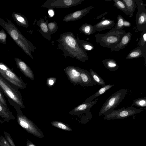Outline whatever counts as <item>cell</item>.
<instances>
[{
    "mask_svg": "<svg viewBox=\"0 0 146 146\" xmlns=\"http://www.w3.org/2000/svg\"><path fill=\"white\" fill-rule=\"evenodd\" d=\"M17 63L18 68L20 70L26 77L33 80L35 77L31 69L24 62L17 60Z\"/></svg>",
    "mask_w": 146,
    "mask_h": 146,
    "instance_id": "obj_14",
    "label": "cell"
},
{
    "mask_svg": "<svg viewBox=\"0 0 146 146\" xmlns=\"http://www.w3.org/2000/svg\"><path fill=\"white\" fill-rule=\"evenodd\" d=\"M27 146H36L32 142L29 141H28L27 142Z\"/></svg>",
    "mask_w": 146,
    "mask_h": 146,
    "instance_id": "obj_41",
    "label": "cell"
},
{
    "mask_svg": "<svg viewBox=\"0 0 146 146\" xmlns=\"http://www.w3.org/2000/svg\"><path fill=\"white\" fill-rule=\"evenodd\" d=\"M1 146H10L8 142L5 139H2L0 142Z\"/></svg>",
    "mask_w": 146,
    "mask_h": 146,
    "instance_id": "obj_37",
    "label": "cell"
},
{
    "mask_svg": "<svg viewBox=\"0 0 146 146\" xmlns=\"http://www.w3.org/2000/svg\"><path fill=\"white\" fill-rule=\"evenodd\" d=\"M104 0L105 1H111V0Z\"/></svg>",
    "mask_w": 146,
    "mask_h": 146,
    "instance_id": "obj_42",
    "label": "cell"
},
{
    "mask_svg": "<svg viewBox=\"0 0 146 146\" xmlns=\"http://www.w3.org/2000/svg\"><path fill=\"white\" fill-rule=\"evenodd\" d=\"M91 73L94 81L96 84L101 86L102 87L105 85V82L102 77L92 69H90Z\"/></svg>",
    "mask_w": 146,
    "mask_h": 146,
    "instance_id": "obj_25",
    "label": "cell"
},
{
    "mask_svg": "<svg viewBox=\"0 0 146 146\" xmlns=\"http://www.w3.org/2000/svg\"><path fill=\"white\" fill-rule=\"evenodd\" d=\"M84 0H47L42 7L48 9L66 8L76 6Z\"/></svg>",
    "mask_w": 146,
    "mask_h": 146,
    "instance_id": "obj_8",
    "label": "cell"
},
{
    "mask_svg": "<svg viewBox=\"0 0 146 146\" xmlns=\"http://www.w3.org/2000/svg\"><path fill=\"white\" fill-rule=\"evenodd\" d=\"M138 11L136 17V27L140 31H146V5L142 0H135Z\"/></svg>",
    "mask_w": 146,
    "mask_h": 146,
    "instance_id": "obj_7",
    "label": "cell"
},
{
    "mask_svg": "<svg viewBox=\"0 0 146 146\" xmlns=\"http://www.w3.org/2000/svg\"><path fill=\"white\" fill-rule=\"evenodd\" d=\"M98 100V98H97L94 101L89 103L84 102L74 108L71 111L73 112L81 113L89 111L94 105L96 103Z\"/></svg>",
    "mask_w": 146,
    "mask_h": 146,
    "instance_id": "obj_18",
    "label": "cell"
},
{
    "mask_svg": "<svg viewBox=\"0 0 146 146\" xmlns=\"http://www.w3.org/2000/svg\"><path fill=\"white\" fill-rule=\"evenodd\" d=\"M124 20L125 19L122 15H118L117 17V21L114 27L118 30H123V22Z\"/></svg>",
    "mask_w": 146,
    "mask_h": 146,
    "instance_id": "obj_30",
    "label": "cell"
},
{
    "mask_svg": "<svg viewBox=\"0 0 146 146\" xmlns=\"http://www.w3.org/2000/svg\"><path fill=\"white\" fill-rule=\"evenodd\" d=\"M137 45L143 50L146 51V31H143Z\"/></svg>",
    "mask_w": 146,
    "mask_h": 146,
    "instance_id": "obj_29",
    "label": "cell"
},
{
    "mask_svg": "<svg viewBox=\"0 0 146 146\" xmlns=\"http://www.w3.org/2000/svg\"><path fill=\"white\" fill-rule=\"evenodd\" d=\"M127 93V89L122 88L113 94L102 105L99 115H106L110 113L124 99Z\"/></svg>",
    "mask_w": 146,
    "mask_h": 146,
    "instance_id": "obj_4",
    "label": "cell"
},
{
    "mask_svg": "<svg viewBox=\"0 0 146 146\" xmlns=\"http://www.w3.org/2000/svg\"><path fill=\"white\" fill-rule=\"evenodd\" d=\"M132 35L130 32H127L122 37L119 43L114 48L111 49V52L118 51L124 48L129 42Z\"/></svg>",
    "mask_w": 146,
    "mask_h": 146,
    "instance_id": "obj_17",
    "label": "cell"
},
{
    "mask_svg": "<svg viewBox=\"0 0 146 146\" xmlns=\"http://www.w3.org/2000/svg\"><path fill=\"white\" fill-rule=\"evenodd\" d=\"M0 102L6 107H7L3 94L0 88Z\"/></svg>",
    "mask_w": 146,
    "mask_h": 146,
    "instance_id": "obj_32",
    "label": "cell"
},
{
    "mask_svg": "<svg viewBox=\"0 0 146 146\" xmlns=\"http://www.w3.org/2000/svg\"><path fill=\"white\" fill-rule=\"evenodd\" d=\"M125 4L128 12L129 17H132L137 5L135 0H122Z\"/></svg>",
    "mask_w": 146,
    "mask_h": 146,
    "instance_id": "obj_24",
    "label": "cell"
},
{
    "mask_svg": "<svg viewBox=\"0 0 146 146\" xmlns=\"http://www.w3.org/2000/svg\"><path fill=\"white\" fill-rule=\"evenodd\" d=\"M94 7V5H92L84 9L69 13L64 17L63 21L67 22L79 19L86 15Z\"/></svg>",
    "mask_w": 146,
    "mask_h": 146,
    "instance_id": "obj_11",
    "label": "cell"
},
{
    "mask_svg": "<svg viewBox=\"0 0 146 146\" xmlns=\"http://www.w3.org/2000/svg\"><path fill=\"white\" fill-rule=\"evenodd\" d=\"M76 39L80 47L85 52L90 51L94 49V46L92 43L87 41L80 39L78 35Z\"/></svg>",
    "mask_w": 146,
    "mask_h": 146,
    "instance_id": "obj_22",
    "label": "cell"
},
{
    "mask_svg": "<svg viewBox=\"0 0 146 146\" xmlns=\"http://www.w3.org/2000/svg\"><path fill=\"white\" fill-rule=\"evenodd\" d=\"M11 35L13 38L15 40H17L19 36L18 33L15 30H13L11 31Z\"/></svg>",
    "mask_w": 146,
    "mask_h": 146,
    "instance_id": "obj_33",
    "label": "cell"
},
{
    "mask_svg": "<svg viewBox=\"0 0 146 146\" xmlns=\"http://www.w3.org/2000/svg\"><path fill=\"white\" fill-rule=\"evenodd\" d=\"M6 138L10 146H15L13 141L9 136L7 135Z\"/></svg>",
    "mask_w": 146,
    "mask_h": 146,
    "instance_id": "obj_36",
    "label": "cell"
},
{
    "mask_svg": "<svg viewBox=\"0 0 146 146\" xmlns=\"http://www.w3.org/2000/svg\"><path fill=\"white\" fill-rule=\"evenodd\" d=\"M114 86V84H107L102 87L94 94L87 99L84 102L88 103L91 102L96 98L106 92L109 89Z\"/></svg>",
    "mask_w": 146,
    "mask_h": 146,
    "instance_id": "obj_19",
    "label": "cell"
},
{
    "mask_svg": "<svg viewBox=\"0 0 146 146\" xmlns=\"http://www.w3.org/2000/svg\"><path fill=\"white\" fill-rule=\"evenodd\" d=\"M0 75L6 81L18 88H25L27 84L21 77L18 76L6 66L0 63Z\"/></svg>",
    "mask_w": 146,
    "mask_h": 146,
    "instance_id": "obj_5",
    "label": "cell"
},
{
    "mask_svg": "<svg viewBox=\"0 0 146 146\" xmlns=\"http://www.w3.org/2000/svg\"><path fill=\"white\" fill-rule=\"evenodd\" d=\"M56 78H48L47 80V83L49 86H52L56 82Z\"/></svg>",
    "mask_w": 146,
    "mask_h": 146,
    "instance_id": "obj_34",
    "label": "cell"
},
{
    "mask_svg": "<svg viewBox=\"0 0 146 146\" xmlns=\"http://www.w3.org/2000/svg\"><path fill=\"white\" fill-rule=\"evenodd\" d=\"M80 76L81 79V86L88 87L96 84L91 73L87 70L81 69Z\"/></svg>",
    "mask_w": 146,
    "mask_h": 146,
    "instance_id": "obj_12",
    "label": "cell"
},
{
    "mask_svg": "<svg viewBox=\"0 0 146 146\" xmlns=\"http://www.w3.org/2000/svg\"><path fill=\"white\" fill-rule=\"evenodd\" d=\"M6 38V35L3 33H0V39L4 40Z\"/></svg>",
    "mask_w": 146,
    "mask_h": 146,
    "instance_id": "obj_39",
    "label": "cell"
},
{
    "mask_svg": "<svg viewBox=\"0 0 146 146\" xmlns=\"http://www.w3.org/2000/svg\"><path fill=\"white\" fill-rule=\"evenodd\" d=\"M15 16L17 20L23 24L26 25L27 23L25 19L21 16L17 14H15Z\"/></svg>",
    "mask_w": 146,
    "mask_h": 146,
    "instance_id": "obj_35",
    "label": "cell"
},
{
    "mask_svg": "<svg viewBox=\"0 0 146 146\" xmlns=\"http://www.w3.org/2000/svg\"><path fill=\"white\" fill-rule=\"evenodd\" d=\"M51 125L54 126L67 131H71L72 129L69 126L61 122L56 121H54L51 123Z\"/></svg>",
    "mask_w": 146,
    "mask_h": 146,
    "instance_id": "obj_27",
    "label": "cell"
},
{
    "mask_svg": "<svg viewBox=\"0 0 146 146\" xmlns=\"http://www.w3.org/2000/svg\"><path fill=\"white\" fill-rule=\"evenodd\" d=\"M36 25L39 28L38 31L43 37L48 40H50L51 38V36L49 33L47 23L42 18H41L37 21Z\"/></svg>",
    "mask_w": 146,
    "mask_h": 146,
    "instance_id": "obj_16",
    "label": "cell"
},
{
    "mask_svg": "<svg viewBox=\"0 0 146 146\" xmlns=\"http://www.w3.org/2000/svg\"><path fill=\"white\" fill-rule=\"evenodd\" d=\"M47 26L50 35L55 33L58 29V25L55 21L48 23Z\"/></svg>",
    "mask_w": 146,
    "mask_h": 146,
    "instance_id": "obj_31",
    "label": "cell"
},
{
    "mask_svg": "<svg viewBox=\"0 0 146 146\" xmlns=\"http://www.w3.org/2000/svg\"><path fill=\"white\" fill-rule=\"evenodd\" d=\"M133 106L139 107H146V97L140 98L135 99L133 100Z\"/></svg>",
    "mask_w": 146,
    "mask_h": 146,
    "instance_id": "obj_28",
    "label": "cell"
},
{
    "mask_svg": "<svg viewBox=\"0 0 146 146\" xmlns=\"http://www.w3.org/2000/svg\"><path fill=\"white\" fill-rule=\"evenodd\" d=\"M144 57L145 64L146 65V51L144 50L139 46L131 50L125 57L126 59Z\"/></svg>",
    "mask_w": 146,
    "mask_h": 146,
    "instance_id": "obj_15",
    "label": "cell"
},
{
    "mask_svg": "<svg viewBox=\"0 0 146 146\" xmlns=\"http://www.w3.org/2000/svg\"><path fill=\"white\" fill-rule=\"evenodd\" d=\"M105 67L110 71L114 72L119 68V66L116 61L112 59H105L102 61Z\"/></svg>",
    "mask_w": 146,
    "mask_h": 146,
    "instance_id": "obj_20",
    "label": "cell"
},
{
    "mask_svg": "<svg viewBox=\"0 0 146 146\" xmlns=\"http://www.w3.org/2000/svg\"><path fill=\"white\" fill-rule=\"evenodd\" d=\"M56 41L58 42V48L63 52L62 55L64 57L75 58L83 62L89 59L86 52L80 47L72 33L68 32L62 33Z\"/></svg>",
    "mask_w": 146,
    "mask_h": 146,
    "instance_id": "obj_1",
    "label": "cell"
},
{
    "mask_svg": "<svg viewBox=\"0 0 146 146\" xmlns=\"http://www.w3.org/2000/svg\"><path fill=\"white\" fill-rule=\"evenodd\" d=\"M16 112L17 121L21 127L29 133L37 137L41 138L43 137L42 132L32 121L23 115L21 110Z\"/></svg>",
    "mask_w": 146,
    "mask_h": 146,
    "instance_id": "obj_6",
    "label": "cell"
},
{
    "mask_svg": "<svg viewBox=\"0 0 146 146\" xmlns=\"http://www.w3.org/2000/svg\"><path fill=\"white\" fill-rule=\"evenodd\" d=\"M48 13L49 16L51 17L53 16L54 15V11L51 9H50L48 10Z\"/></svg>",
    "mask_w": 146,
    "mask_h": 146,
    "instance_id": "obj_40",
    "label": "cell"
},
{
    "mask_svg": "<svg viewBox=\"0 0 146 146\" xmlns=\"http://www.w3.org/2000/svg\"><path fill=\"white\" fill-rule=\"evenodd\" d=\"M115 25L114 20L108 19H102L100 21L93 25L94 30L100 32L112 28Z\"/></svg>",
    "mask_w": 146,
    "mask_h": 146,
    "instance_id": "obj_13",
    "label": "cell"
},
{
    "mask_svg": "<svg viewBox=\"0 0 146 146\" xmlns=\"http://www.w3.org/2000/svg\"><path fill=\"white\" fill-rule=\"evenodd\" d=\"M127 33L125 30H118L114 27L106 33L96 34L94 38L96 42L101 46L111 49L119 43Z\"/></svg>",
    "mask_w": 146,
    "mask_h": 146,
    "instance_id": "obj_3",
    "label": "cell"
},
{
    "mask_svg": "<svg viewBox=\"0 0 146 146\" xmlns=\"http://www.w3.org/2000/svg\"><path fill=\"white\" fill-rule=\"evenodd\" d=\"M81 68L78 67L69 66L64 70L70 81L75 85L77 84L80 85L81 79L80 76Z\"/></svg>",
    "mask_w": 146,
    "mask_h": 146,
    "instance_id": "obj_10",
    "label": "cell"
},
{
    "mask_svg": "<svg viewBox=\"0 0 146 146\" xmlns=\"http://www.w3.org/2000/svg\"><path fill=\"white\" fill-rule=\"evenodd\" d=\"M114 2V6L118 9L121 10L127 16L129 15V14L125 4L121 1L120 0H113Z\"/></svg>",
    "mask_w": 146,
    "mask_h": 146,
    "instance_id": "obj_26",
    "label": "cell"
},
{
    "mask_svg": "<svg viewBox=\"0 0 146 146\" xmlns=\"http://www.w3.org/2000/svg\"><path fill=\"white\" fill-rule=\"evenodd\" d=\"M131 24L130 22L125 20L123 22V26L124 27H129L131 26Z\"/></svg>",
    "mask_w": 146,
    "mask_h": 146,
    "instance_id": "obj_38",
    "label": "cell"
},
{
    "mask_svg": "<svg viewBox=\"0 0 146 146\" xmlns=\"http://www.w3.org/2000/svg\"><path fill=\"white\" fill-rule=\"evenodd\" d=\"M0 116L5 120H9L14 118L9 109L5 106L0 102Z\"/></svg>",
    "mask_w": 146,
    "mask_h": 146,
    "instance_id": "obj_21",
    "label": "cell"
},
{
    "mask_svg": "<svg viewBox=\"0 0 146 146\" xmlns=\"http://www.w3.org/2000/svg\"><path fill=\"white\" fill-rule=\"evenodd\" d=\"M0 88L16 111L25 108L21 94L18 88L6 81L0 75Z\"/></svg>",
    "mask_w": 146,
    "mask_h": 146,
    "instance_id": "obj_2",
    "label": "cell"
},
{
    "mask_svg": "<svg viewBox=\"0 0 146 146\" xmlns=\"http://www.w3.org/2000/svg\"><path fill=\"white\" fill-rule=\"evenodd\" d=\"M143 110L134 107L132 105L127 108L123 107L116 110H113L105 117L108 119L115 118H123L139 113Z\"/></svg>",
    "mask_w": 146,
    "mask_h": 146,
    "instance_id": "obj_9",
    "label": "cell"
},
{
    "mask_svg": "<svg viewBox=\"0 0 146 146\" xmlns=\"http://www.w3.org/2000/svg\"><path fill=\"white\" fill-rule=\"evenodd\" d=\"M79 30L80 32L86 35H93L96 32L94 29L93 25L86 23L82 24Z\"/></svg>",
    "mask_w": 146,
    "mask_h": 146,
    "instance_id": "obj_23",
    "label": "cell"
}]
</instances>
